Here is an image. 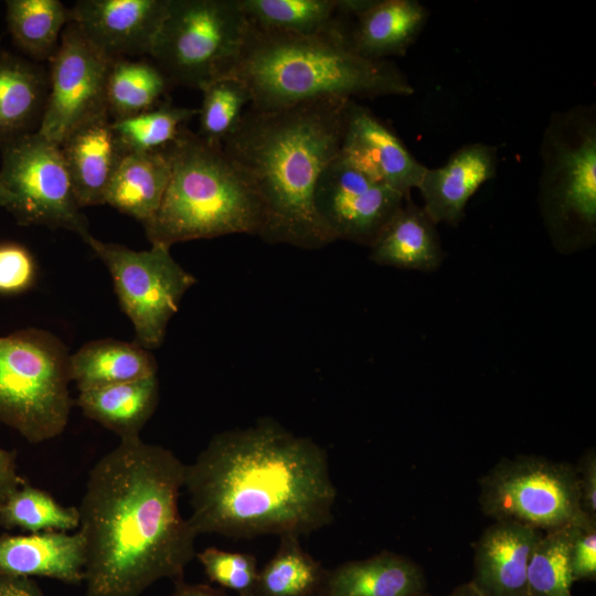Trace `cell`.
I'll return each mask as SVG.
<instances>
[{
	"instance_id": "cell-40",
	"label": "cell",
	"mask_w": 596,
	"mask_h": 596,
	"mask_svg": "<svg viewBox=\"0 0 596 596\" xmlns=\"http://www.w3.org/2000/svg\"><path fill=\"white\" fill-rule=\"evenodd\" d=\"M0 596H45L31 578L0 573Z\"/></svg>"
},
{
	"instance_id": "cell-25",
	"label": "cell",
	"mask_w": 596,
	"mask_h": 596,
	"mask_svg": "<svg viewBox=\"0 0 596 596\" xmlns=\"http://www.w3.org/2000/svg\"><path fill=\"white\" fill-rule=\"evenodd\" d=\"M159 402L157 375L79 392L76 400L83 414L120 439L140 437Z\"/></svg>"
},
{
	"instance_id": "cell-16",
	"label": "cell",
	"mask_w": 596,
	"mask_h": 596,
	"mask_svg": "<svg viewBox=\"0 0 596 596\" xmlns=\"http://www.w3.org/2000/svg\"><path fill=\"white\" fill-rule=\"evenodd\" d=\"M497 166L496 146L471 142L460 147L441 167L425 170L417 185L422 209L435 224H458L472 195L496 177Z\"/></svg>"
},
{
	"instance_id": "cell-14",
	"label": "cell",
	"mask_w": 596,
	"mask_h": 596,
	"mask_svg": "<svg viewBox=\"0 0 596 596\" xmlns=\"http://www.w3.org/2000/svg\"><path fill=\"white\" fill-rule=\"evenodd\" d=\"M169 0H78L70 8L86 40L111 61L150 56Z\"/></svg>"
},
{
	"instance_id": "cell-41",
	"label": "cell",
	"mask_w": 596,
	"mask_h": 596,
	"mask_svg": "<svg viewBox=\"0 0 596 596\" xmlns=\"http://www.w3.org/2000/svg\"><path fill=\"white\" fill-rule=\"evenodd\" d=\"M174 596H220L207 588L200 586H182Z\"/></svg>"
},
{
	"instance_id": "cell-7",
	"label": "cell",
	"mask_w": 596,
	"mask_h": 596,
	"mask_svg": "<svg viewBox=\"0 0 596 596\" xmlns=\"http://www.w3.org/2000/svg\"><path fill=\"white\" fill-rule=\"evenodd\" d=\"M70 355L56 336L41 329L0 337V422L30 444L51 440L67 426Z\"/></svg>"
},
{
	"instance_id": "cell-34",
	"label": "cell",
	"mask_w": 596,
	"mask_h": 596,
	"mask_svg": "<svg viewBox=\"0 0 596 596\" xmlns=\"http://www.w3.org/2000/svg\"><path fill=\"white\" fill-rule=\"evenodd\" d=\"M202 104L198 109L199 131L203 139L222 143L236 128L251 104L248 89L240 81L222 77L209 83L202 89Z\"/></svg>"
},
{
	"instance_id": "cell-3",
	"label": "cell",
	"mask_w": 596,
	"mask_h": 596,
	"mask_svg": "<svg viewBox=\"0 0 596 596\" xmlns=\"http://www.w3.org/2000/svg\"><path fill=\"white\" fill-rule=\"evenodd\" d=\"M349 100L249 107L223 140L225 153L259 199L265 242L305 249L336 242L317 214L315 192L322 171L340 153Z\"/></svg>"
},
{
	"instance_id": "cell-5",
	"label": "cell",
	"mask_w": 596,
	"mask_h": 596,
	"mask_svg": "<svg viewBox=\"0 0 596 596\" xmlns=\"http://www.w3.org/2000/svg\"><path fill=\"white\" fill-rule=\"evenodd\" d=\"M168 149L167 190L156 214L142 224L151 245L171 247L231 234L259 236V199L222 143L207 141L184 126Z\"/></svg>"
},
{
	"instance_id": "cell-20",
	"label": "cell",
	"mask_w": 596,
	"mask_h": 596,
	"mask_svg": "<svg viewBox=\"0 0 596 596\" xmlns=\"http://www.w3.org/2000/svg\"><path fill=\"white\" fill-rule=\"evenodd\" d=\"M85 543L78 531L0 535V573L79 584L85 579Z\"/></svg>"
},
{
	"instance_id": "cell-43",
	"label": "cell",
	"mask_w": 596,
	"mask_h": 596,
	"mask_svg": "<svg viewBox=\"0 0 596 596\" xmlns=\"http://www.w3.org/2000/svg\"><path fill=\"white\" fill-rule=\"evenodd\" d=\"M11 203H12V195L9 193V191L3 187V184L0 181V207L8 209Z\"/></svg>"
},
{
	"instance_id": "cell-30",
	"label": "cell",
	"mask_w": 596,
	"mask_h": 596,
	"mask_svg": "<svg viewBox=\"0 0 596 596\" xmlns=\"http://www.w3.org/2000/svg\"><path fill=\"white\" fill-rule=\"evenodd\" d=\"M78 526V508L61 504L50 492L28 481L0 505V528L7 530L70 532Z\"/></svg>"
},
{
	"instance_id": "cell-12",
	"label": "cell",
	"mask_w": 596,
	"mask_h": 596,
	"mask_svg": "<svg viewBox=\"0 0 596 596\" xmlns=\"http://www.w3.org/2000/svg\"><path fill=\"white\" fill-rule=\"evenodd\" d=\"M111 62L70 21L56 53L47 62L49 96L38 132L60 145L76 127L106 113Z\"/></svg>"
},
{
	"instance_id": "cell-39",
	"label": "cell",
	"mask_w": 596,
	"mask_h": 596,
	"mask_svg": "<svg viewBox=\"0 0 596 596\" xmlns=\"http://www.w3.org/2000/svg\"><path fill=\"white\" fill-rule=\"evenodd\" d=\"M25 481L18 472L15 454L0 445V505Z\"/></svg>"
},
{
	"instance_id": "cell-27",
	"label": "cell",
	"mask_w": 596,
	"mask_h": 596,
	"mask_svg": "<svg viewBox=\"0 0 596 596\" xmlns=\"http://www.w3.org/2000/svg\"><path fill=\"white\" fill-rule=\"evenodd\" d=\"M257 29L295 35L333 33L345 26L339 0H238Z\"/></svg>"
},
{
	"instance_id": "cell-21",
	"label": "cell",
	"mask_w": 596,
	"mask_h": 596,
	"mask_svg": "<svg viewBox=\"0 0 596 596\" xmlns=\"http://www.w3.org/2000/svg\"><path fill=\"white\" fill-rule=\"evenodd\" d=\"M49 87L47 67L0 49V149L39 131Z\"/></svg>"
},
{
	"instance_id": "cell-2",
	"label": "cell",
	"mask_w": 596,
	"mask_h": 596,
	"mask_svg": "<svg viewBox=\"0 0 596 596\" xmlns=\"http://www.w3.org/2000/svg\"><path fill=\"white\" fill-rule=\"evenodd\" d=\"M194 532L231 538L307 534L332 521L326 450L272 418L215 434L185 465Z\"/></svg>"
},
{
	"instance_id": "cell-42",
	"label": "cell",
	"mask_w": 596,
	"mask_h": 596,
	"mask_svg": "<svg viewBox=\"0 0 596 596\" xmlns=\"http://www.w3.org/2000/svg\"><path fill=\"white\" fill-rule=\"evenodd\" d=\"M448 596H485L471 582L455 588Z\"/></svg>"
},
{
	"instance_id": "cell-9",
	"label": "cell",
	"mask_w": 596,
	"mask_h": 596,
	"mask_svg": "<svg viewBox=\"0 0 596 596\" xmlns=\"http://www.w3.org/2000/svg\"><path fill=\"white\" fill-rule=\"evenodd\" d=\"M479 503L496 521H514L541 532L590 519L581 508L576 468L535 456L499 461L480 480Z\"/></svg>"
},
{
	"instance_id": "cell-38",
	"label": "cell",
	"mask_w": 596,
	"mask_h": 596,
	"mask_svg": "<svg viewBox=\"0 0 596 596\" xmlns=\"http://www.w3.org/2000/svg\"><path fill=\"white\" fill-rule=\"evenodd\" d=\"M576 468L579 502L584 514L596 520V454L588 450Z\"/></svg>"
},
{
	"instance_id": "cell-18",
	"label": "cell",
	"mask_w": 596,
	"mask_h": 596,
	"mask_svg": "<svg viewBox=\"0 0 596 596\" xmlns=\"http://www.w3.org/2000/svg\"><path fill=\"white\" fill-rule=\"evenodd\" d=\"M58 146L79 207L105 204L110 180L127 152L108 113L79 125Z\"/></svg>"
},
{
	"instance_id": "cell-35",
	"label": "cell",
	"mask_w": 596,
	"mask_h": 596,
	"mask_svg": "<svg viewBox=\"0 0 596 596\" xmlns=\"http://www.w3.org/2000/svg\"><path fill=\"white\" fill-rule=\"evenodd\" d=\"M207 577L223 587L251 596L256 587V558L251 554L207 547L196 554Z\"/></svg>"
},
{
	"instance_id": "cell-1",
	"label": "cell",
	"mask_w": 596,
	"mask_h": 596,
	"mask_svg": "<svg viewBox=\"0 0 596 596\" xmlns=\"http://www.w3.org/2000/svg\"><path fill=\"white\" fill-rule=\"evenodd\" d=\"M184 472L172 450L140 437L120 439L91 468L77 530L86 596H140L182 576L198 536L179 509Z\"/></svg>"
},
{
	"instance_id": "cell-15",
	"label": "cell",
	"mask_w": 596,
	"mask_h": 596,
	"mask_svg": "<svg viewBox=\"0 0 596 596\" xmlns=\"http://www.w3.org/2000/svg\"><path fill=\"white\" fill-rule=\"evenodd\" d=\"M339 155L371 179L405 196L417 189L427 169L389 126L355 99L347 104Z\"/></svg>"
},
{
	"instance_id": "cell-17",
	"label": "cell",
	"mask_w": 596,
	"mask_h": 596,
	"mask_svg": "<svg viewBox=\"0 0 596 596\" xmlns=\"http://www.w3.org/2000/svg\"><path fill=\"white\" fill-rule=\"evenodd\" d=\"M347 1L348 39L358 53L376 61L404 55L429 15L417 0Z\"/></svg>"
},
{
	"instance_id": "cell-10",
	"label": "cell",
	"mask_w": 596,
	"mask_h": 596,
	"mask_svg": "<svg viewBox=\"0 0 596 596\" xmlns=\"http://www.w3.org/2000/svg\"><path fill=\"white\" fill-rule=\"evenodd\" d=\"M84 242L111 275L120 308L134 326L135 342L149 351L159 348L171 318L196 277L163 245L134 251L99 241L92 234Z\"/></svg>"
},
{
	"instance_id": "cell-28",
	"label": "cell",
	"mask_w": 596,
	"mask_h": 596,
	"mask_svg": "<svg viewBox=\"0 0 596 596\" xmlns=\"http://www.w3.org/2000/svg\"><path fill=\"white\" fill-rule=\"evenodd\" d=\"M6 7L15 47L31 61L49 62L70 22V8L60 0H8Z\"/></svg>"
},
{
	"instance_id": "cell-31",
	"label": "cell",
	"mask_w": 596,
	"mask_h": 596,
	"mask_svg": "<svg viewBox=\"0 0 596 596\" xmlns=\"http://www.w3.org/2000/svg\"><path fill=\"white\" fill-rule=\"evenodd\" d=\"M280 545L258 573L260 596H310L322 581V570L299 543V536H280Z\"/></svg>"
},
{
	"instance_id": "cell-29",
	"label": "cell",
	"mask_w": 596,
	"mask_h": 596,
	"mask_svg": "<svg viewBox=\"0 0 596 596\" xmlns=\"http://www.w3.org/2000/svg\"><path fill=\"white\" fill-rule=\"evenodd\" d=\"M172 87L166 74L147 58L111 62L106 83V108L111 120L135 116L167 98Z\"/></svg>"
},
{
	"instance_id": "cell-26",
	"label": "cell",
	"mask_w": 596,
	"mask_h": 596,
	"mask_svg": "<svg viewBox=\"0 0 596 596\" xmlns=\"http://www.w3.org/2000/svg\"><path fill=\"white\" fill-rule=\"evenodd\" d=\"M423 587L419 567L391 552L344 563L327 579L328 596H413Z\"/></svg>"
},
{
	"instance_id": "cell-23",
	"label": "cell",
	"mask_w": 596,
	"mask_h": 596,
	"mask_svg": "<svg viewBox=\"0 0 596 596\" xmlns=\"http://www.w3.org/2000/svg\"><path fill=\"white\" fill-rule=\"evenodd\" d=\"M171 175L168 147L145 152H126L108 185L105 204L148 222L158 211Z\"/></svg>"
},
{
	"instance_id": "cell-36",
	"label": "cell",
	"mask_w": 596,
	"mask_h": 596,
	"mask_svg": "<svg viewBox=\"0 0 596 596\" xmlns=\"http://www.w3.org/2000/svg\"><path fill=\"white\" fill-rule=\"evenodd\" d=\"M36 277L31 252L15 242L0 243V295H18L29 290Z\"/></svg>"
},
{
	"instance_id": "cell-32",
	"label": "cell",
	"mask_w": 596,
	"mask_h": 596,
	"mask_svg": "<svg viewBox=\"0 0 596 596\" xmlns=\"http://www.w3.org/2000/svg\"><path fill=\"white\" fill-rule=\"evenodd\" d=\"M196 115V108L175 106L167 97L148 110L113 120V127L127 152L153 151L170 146Z\"/></svg>"
},
{
	"instance_id": "cell-19",
	"label": "cell",
	"mask_w": 596,
	"mask_h": 596,
	"mask_svg": "<svg viewBox=\"0 0 596 596\" xmlns=\"http://www.w3.org/2000/svg\"><path fill=\"white\" fill-rule=\"evenodd\" d=\"M542 534L514 521H494L476 544L471 583L485 596H528V566Z\"/></svg>"
},
{
	"instance_id": "cell-37",
	"label": "cell",
	"mask_w": 596,
	"mask_h": 596,
	"mask_svg": "<svg viewBox=\"0 0 596 596\" xmlns=\"http://www.w3.org/2000/svg\"><path fill=\"white\" fill-rule=\"evenodd\" d=\"M568 563L573 582L595 581L596 520L587 519L572 526Z\"/></svg>"
},
{
	"instance_id": "cell-4",
	"label": "cell",
	"mask_w": 596,
	"mask_h": 596,
	"mask_svg": "<svg viewBox=\"0 0 596 596\" xmlns=\"http://www.w3.org/2000/svg\"><path fill=\"white\" fill-rule=\"evenodd\" d=\"M222 77L244 84L251 107L259 110L317 99L356 100L414 93L395 63L358 53L345 26L333 33L295 35L248 23L241 52Z\"/></svg>"
},
{
	"instance_id": "cell-8",
	"label": "cell",
	"mask_w": 596,
	"mask_h": 596,
	"mask_svg": "<svg viewBox=\"0 0 596 596\" xmlns=\"http://www.w3.org/2000/svg\"><path fill=\"white\" fill-rule=\"evenodd\" d=\"M247 29L238 0H169L149 57L172 86L201 91L235 62Z\"/></svg>"
},
{
	"instance_id": "cell-24",
	"label": "cell",
	"mask_w": 596,
	"mask_h": 596,
	"mask_svg": "<svg viewBox=\"0 0 596 596\" xmlns=\"http://www.w3.org/2000/svg\"><path fill=\"white\" fill-rule=\"evenodd\" d=\"M157 375L152 353L137 342L102 339L70 355V377L79 392Z\"/></svg>"
},
{
	"instance_id": "cell-6",
	"label": "cell",
	"mask_w": 596,
	"mask_h": 596,
	"mask_svg": "<svg viewBox=\"0 0 596 596\" xmlns=\"http://www.w3.org/2000/svg\"><path fill=\"white\" fill-rule=\"evenodd\" d=\"M539 203L546 228L563 249L596 235V109L577 105L554 111L541 146Z\"/></svg>"
},
{
	"instance_id": "cell-11",
	"label": "cell",
	"mask_w": 596,
	"mask_h": 596,
	"mask_svg": "<svg viewBox=\"0 0 596 596\" xmlns=\"http://www.w3.org/2000/svg\"><path fill=\"white\" fill-rule=\"evenodd\" d=\"M0 181L12 195L7 210L19 224L68 230L83 241L91 235L60 146L39 132L1 148Z\"/></svg>"
},
{
	"instance_id": "cell-33",
	"label": "cell",
	"mask_w": 596,
	"mask_h": 596,
	"mask_svg": "<svg viewBox=\"0 0 596 596\" xmlns=\"http://www.w3.org/2000/svg\"><path fill=\"white\" fill-rule=\"evenodd\" d=\"M572 526L541 535L528 566V596H572L574 582L568 563Z\"/></svg>"
},
{
	"instance_id": "cell-13",
	"label": "cell",
	"mask_w": 596,
	"mask_h": 596,
	"mask_svg": "<svg viewBox=\"0 0 596 596\" xmlns=\"http://www.w3.org/2000/svg\"><path fill=\"white\" fill-rule=\"evenodd\" d=\"M405 199L339 155L318 180L315 209L334 241L345 240L370 247Z\"/></svg>"
},
{
	"instance_id": "cell-22",
	"label": "cell",
	"mask_w": 596,
	"mask_h": 596,
	"mask_svg": "<svg viewBox=\"0 0 596 596\" xmlns=\"http://www.w3.org/2000/svg\"><path fill=\"white\" fill-rule=\"evenodd\" d=\"M436 224L409 195L370 246V259L382 266L434 272L444 260Z\"/></svg>"
},
{
	"instance_id": "cell-44",
	"label": "cell",
	"mask_w": 596,
	"mask_h": 596,
	"mask_svg": "<svg viewBox=\"0 0 596 596\" xmlns=\"http://www.w3.org/2000/svg\"><path fill=\"white\" fill-rule=\"evenodd\" d=\"M413 596H429V595L425 594L424 592H421V593H417V594H415Z\"/></svg>"
}]
</instances>
